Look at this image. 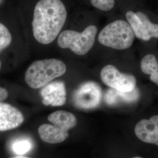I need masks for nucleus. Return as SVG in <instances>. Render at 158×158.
<instances>
[{"mask_svg":"<svg viewBox=\"0 0 158 158\" xmlns=\"http://www.w3.org/2000/svg\"><path fill=\"white\" fill-rule=\"evenodd\" d=\"M1 68V60H0V69Z\"/></svg>","mask_w":158,"mask_h":158,"instance_id":"412c9836","label":"nucleus"},{"mask_svg":"<svg viewBox=\"0 0 158 158\" xmlns=\"http://www.w3.org/2000/svg\"><path fill=\"white\" fill-rule=\"evenodd\" d=\"M100 77L104 85L117 90L130 92L136 88V80L134 76L121 73L111 64L102 69Z\"/></svg>","mask_w":158,"mask_h":158,"instance_id":"423d86ee","label":"nucleus"},{"mask_svg":"<svg viewBox=\"0 0 158 158\" xmlns=\"http://www.w3.org/2000/svg\"><path fill=\"white\" fill-rule=\"evenodd\" d=\"M8 97V92L5 88L0 87V102L6 99Z\"/></svg>","mask_w":158,"mask_h":158,"instance_id":"a211bd4d","label":"nucleus"},{"mask_svg":"<svg viewBox=\"0 0 158 158\" xmlns=\"http://www.w3.org/2000/svg\"><path fill=\"white\" fill-rule=\"evenodd\" d=\"M91 5L102 11H107L115 6L114 0H90Z\"/></svg>","mask_w":158,"mask_h":158,"instance_id":"f3484780","label":"nucleus"},{"mask_svg":"<svg viewBox=\"0 0 158 158\" xmlns=\"http://www.w3.org/2000/svg\"><path fill=\"white\" fill-rule=\"evenodd\" d=\"M11 34L6 26L0 23V52L11 44Z\"/></svg>","mask_w":158,"mask_h":158,"instance_id":"dca6fc26","label":"nucleus"},{"mask_svg":"<svg viewBox=\"0 0 158 158\" xmlns=\"http://www.w3.org/2000/svg\"><path fill=\"white\" fill-rule=\"evenodd\" d=\"M102 99V89L93 81L85 82L80 85L74 91L73 96L74 106L82 110H91L97 107Z\"/></svg>","mask_w":158,"mask_h":158,"instance_id":"0eeeda50","label":"nucleus"},{"mask_svg":"<svg viewBox=\"0 0 158 158\" xmlns=\"http://www.w3.org/2000/svg\"><path fill=\"white\" fill-rule=\"evenodd\" d=\"M141 68L142 72L149 75L151 80L158 85V62L155 56L148 54L143 57Z\"/></svg>","mask_w":158,"mask_h":158,"instance_id":"ddd939ff","label":"nucleus"},{"mask_svg":"<svg viewBox=\"0 0 158 158\" xmlns=\"http://www.w3.org/2000/svg\"><path fill=\"white\" fill-rule=\"evenodd\" d=\"M135 35L130 25L123 20H117L106 25L98 36L99 42L105 46L117 50L130 48Z\"/></svg>","mask_w":158,"mask_h":158,"instance_id":"20e7f679","label":"nucleus"},{"mask_svg":"<svg viewBox=\"0 0 158 158\" xmlns=\"http://www.w3.org/2000/svg\"><path fill=\"white\" fill-rule=\"evenodd\" d=\"M135 14L141 22L145 41L149 40L152 38H158V24L151 23L147 15L142 12L138 11Z\"/></svg>","mask_w":158,"mask_h":158,"instance_id":"4468645a","label":"nucleus"},{"mask_svg":"<svg viewBox=\"0 0 158 158\" xmlns=\"http://www.w3.org/2000/svg\"><path fill=\"white\" fill-rule=\"evenodd\" d=\"M139 97V90L136 87L130 92L120 91L110 88L104 95V102L108 106L114 107L135 103Z\"/></svg>","mask_w":158,"mask_h":158,"instance_id":"9b49d317","label":"nucleus"},{"mask_svg":"<svg viewBox=\"0 0 158 158\" xmlns=\"http://www.w3.org/2000/svg\"><path fill=\"white\" fill-rule=\"evenodd\" d=\"M132 158H142V157H140V156H135V157H133Z\"/></svg>","mask_w":158,"mask_h":158,"instance_id":"aec40b11","label":"nucleus"},{"mask_svg":"<svg viewBox=\"0 0 158 158\" xmlns=\"http://www.w3.org/2000/svg\"><path fill=\"white\" fill-rule=\"evenodd\" d=\"M48 119L52 124L41 125L38 128V134L42 141L49 144L64 141L69 135V131L77 124L73 114L62 110L51 113Z\"/></svg>","mask_w":158,"mask_h":158,"instance_id":"f03ea898","label":"nucleus"},{"mask_svg":"<svg viewBox=\"0 0 158 158\" xmlns=\"http://www.w3.org/2000/svg\"><path fill=\"white\" fill-rule=\"evenodd\" d=\"M66 72V66L62 61L56 59L36 60L27 69L25 80L34 89H40L49 84Z\"/></svg>","mask_w":158,"mask_h":158,"instance_id":"7ed1b4c3","label":"nucleus"},{"mask_svg":"<svg viewBox=\"0 0 158 158\" xmlns=\"http://www.w3.org/2000/svg\"><path fill=\"white\" fill-rule=\"evenodd\" d=\"M40 94L42 103L46 106H62L66 102V90L63 81L49 83L42 87Z\"/></svg>","mask_w":158,"mask_h":158,"instance_id":"6e6552de","label":"nucleus"},{"mask_svg":"<svg viewBox=\"0 0 158 158\" xmlns=\"http://www.w3.org/2000/svg\"><path fill=\"white\" fill-rule=\"evenodd\" d=\"M34 146V141L31 138L23 136L12 140L10 145V149L15 156H27L33 150Z\"/></svg>","mask_w":158,"mask_h":158,"instance_id":"f8f14e48","label":"nucleus"},{"mask_svg":"<svg viewBox=\"0 0 158 158\" xmlns=\"http://www.w3.org/2000/svg\"><path fill=\"white\" fill-rule=\"evenodd\" d=\"M134 132L142 141L158 146V115L139 121L136 124Z\"/></svg>","mask_w":158,"mask_h":158,"instance_id":"9d476101","label":"nucleus"},{"mask_svg":"<svg viewBox=\"0 0 158 158\" xmlns=\"http://www.w3.org/2000/svg\"><path fill=\"white\" fill-rule=\"evenodd\" d=\"M24 117L17 108L0 102V131L13 130L23 124Z\"/></svg>","mask_w":158,"mask_h":158,"instance_id":"1a4fd4ad","label":"nucleus"},{"mask_svg":"<svg viewBox=\"0 0 158 158\" xmlns=\"http://www.w3.org/2000/svg\"><path fill=\"white\" fill-rule=\"evenodd\" d=\"M67 16L61 0H40L35 6L32 22L35 40L44 45L52 43L59 36Z\"/></svg>","mask_w":158,"mask_h":158,"instance_id":"f257e3e1","label":"nucleus"},{"mask_svg":"<svg viewBox=\"0 0 158 158\" xmlns=\"http://www.w3.org/2000/svg\"><path fill=\"white\" fill-rule=\"evenodd\" d=\"M8 158H34L28 156H13Z\"/></svg>","mask_w":158,"mask_h":158,"instance_id":"6ab92c4d","label":"nucleus"},{"mask_svg":"<svg viewBox=\"0 0 158 158\" xmlns=\"http://www.w3.org/2000/svg\"><path fill=\"white\" fill-rule=\"evenodd\" d=\"M126 18L134 35L138 39L145 41V36L143 31L141 22L135 13L129 11L126 13Z\"/></svg>","mask_w":158,"mask_h":158,"instance_id":"2eb2a0df","label":"nucleus"},{"mask_svg":"<svg viewBox=\"0 0 158 158\" xmlns=\"http://www.w3.org/2000/svg\"><path fill=\"white\" fill-rule=\"evenodd\" d=\"M97 28L90 25L79 32L73 30H65L59 35L57 44L62 49L69 48L75 54L82 56L88 53L95 43Z\"/></svg>","mask_w":158,"mask_h":158,"instance_id":"39448f33","label":"nucleus"}]
</instances>
